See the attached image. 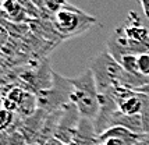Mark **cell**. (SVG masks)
Listing matches in <instances>:
<instances>
[{
  "instance_id": "obj_20",
  "label": "cell",
  "mask_w": 149,
  "mask_h": 145,
  "mask_svg": "<svg viewBox=\"0 0 149 145\" xmlns=\"http://www.w3.org/2000/svg\"><path fill=\"white\" fill-rule=\"evenodd\" d=\"M31 145H38V144H31Z\"/></svg>"
},
{
  "instance_id": "obj_13",
  "label": "cell",
  "mask_w": 149,
  "mask_h": 145,
  "mask_svg": "<svg viewBox=\"0 0 149 145\" xmlns=\"http://www.w3.org/2000/svg\"><path fill=\"white\" fill-rule=\"evenodd\" d=\"M97 145H132L127 142L123 138H117V137H99V144Z\"/></svg>"
},
{
  "instance_id": "obj_7",
  "label": "cell",
  "mask_w": 149,
  "mask_h": 145,
  "mask_svg": "<svg viewBox=\"0 0 149 145\" xmlns=\"http://www.w3.org/2000/svg\"><path fill=\"white\" fill-rule=\"evenodd\" d=\"M99 144V134L96 132L93 120L82 117L78 125L77 134L68 145H97Z\"/></svg>"
},
{
  "instance_id": "obj_11",
  "label": "cell",
  "mask_w": 149,
  "mask_h": 145,
  "mask_svg": "<svg viewBox=\"0 0 149 145\" xmlns=\"http://www.w3.org/2000/svg\"><path fill=\"white\" fill-rule=\"evenodd\" d=\"M67 4H68L67 0H43V11H47L53 17L57 11L64 8Z\"/></svg>"
},
{
  "instance_id": "obj_9",
  "label": "cell",
  "mask_w": 149,
  "mask_h": 145,
  "mask_svg": "<svg viewBox=\"0 0 149 145\" xmlns=\"http://www.w3.org/2000/svg\"><path fill=\"white\" fill-rule=\"evenodd\" d=\"M1 10L7 18L14 21V22H22L28 17V13L19 0H3Z\"/></svg>"
},
{
  "instance_id": "obj_19",
  "label": "cell",
  "mask_w": 149,
  "mask_h": 145,
  "mask_svg": "<svg viewBox=\"0 0 149 145\" xmlns=\"http://www.w3.org/2000/svg\"><path fill=\"white\" fill-rule=\"evenodd\" d=\"M145 138H146V139L149 141V134H145Z\"/></svg>"
},
{
  "instance_id": "obj_5",
  "label": "cell",
  "mask_w": 149,
  "mask_h": 145,
  "mask_svg": "<svg viewBox=\"0 0 149 145\" xmlns=\"http://www.w3.org/2000/svg\"><path fill=\"white\" fill-rule=\"evenodd\" d=\"M82 119V116L79 114V110L74 103H68L61 109V114H60V120H58V125L54 138L63 141L64 144H70L75 134H77L79 121Z\"/></svg>"
},
{
  "instance_id": "obj_8",
  "label": "cell",
  "mask_w": 149,
  "mask_h": 145,
  "mask_svg": "<svg viewBox=\"0 0 149 145\" xmlns=\"http://www.w3.org/2000/svg\"><path fill=\"white\" fill-rule=\"evenodd\" d=\"M110 127H124L135 134H143L141 114H124L117 110L111 117Z\"/></svg>"
},
{
  "instance_id": "obj_17",
  "label": "cell",
  "mask_w": 149,
  "mask_h": 145,
  "mask_svg": "<svg viewBox=\"0 0 149 145\" xmlns=\"http://www.w3.org/2000/svg\"><path fill=\"white\" fill-rule=\"evenodd\" d=\"M136 92H142V93H145L146 96H148V99H149V82L146 84V85H143L142 88H139Z\"/></svg>"
},
{
  "instance_id": "obj_16",
  "label": "cell",
  "mask_w": 149,
  "mask_h": 145,
  "mask_svg": "<svg viewBox=\"0 0 149 145\" xmlns=\"http://www.w3.org/2000/svg\"><path fill=\"white\" fill-rule=\"evenodd\" d=\"M43 145H68V144H64L63 141H60L57 138H50L49 141H46Z\"/></svg>"
},
{
  "instance_id": "obj_12",
  "label": "cell",
  "mask_w": 149,
  "mask_h": 145,
  "mask_svg": "<svg viewBox=\"0 0 149 145\" xmlns=\"http://www.w3.org/2000/svg\"><path fill=\"white\" fill-rule=\"evenodd\" d=\"M120 64L123 66L125 71L132 72V74H139V71H138V59H136L135 54L124 56L123 60L120 61Z\"/></svg>"
},
{
  "instance_id": "obj_18",
  "label": "cell",
  "mask_w": 149,
  "mask_h": 145,
  "mask_svg": "<svg viewBox=\"0 0 149 145\" xmlns=\"http://www.w3.org/2000/svg\"><path fill=\"white\" fill-rule=\"evenodd\" d=\"M135 145H149V141L146 138H145V135H143L142 138L139 139V141H138V142H136Z\"/></svg>"
},
{
  "instance_id": "obj_15",
  "label": "cell",
  "mask_w": 149,
  "mask_h": 145,
  "mask_svg": "<svg viewBox=\"0 0 149 145\" xmlns=\"http://www.w3.org/2000/svg\"><path fill=\"white\" fill-rule=\"evenodd\" d=\"M139 4L142 7V11L145 14V17L149 20V0H139Z\"/></svg>"
},
{
  "instance_id": "obj_3",
  "label": "cell",
  "mask_w": 149,
  "mask_h": 145,
  "mask_svg": "<svg viewBox=\"0 0 149 145\" xmlns=\"http://www.w3.org/2000/svg\"><path fill=\"white\" fill-rule=\"evenodd\" d=\"M52 24L56 32L63 39H65L88 31L91 26L96 24V18L77 7L67 4L64 8H61L52 17Z\"/></svg>"
},
{
  "instance_id": "obj_4",
  "label": "cell",
  "mask_w": 149,
  "mask_h": 145,
  "mask_svg": "<svg viewBox=\"0 0 149 145\" xmlns=\"http://www.w3.org/2000/svg\"><path fill=\"white\" fill-rule=\"evenodd\" d=\"M72 89L74 86H72L71 78H65L56 71H53L52 86L36 93L38 109H42L46 113H53L63 109L65 105L71 103Z\"/></svg>"
},
{
  "instance_id": "obj_1",
  "label": "cell",
  "mask_w": 149,
  "mask_h": 145,
  "mask_svg": "<svg viewBox=\"0 0 149 145\" xmlns=\"http://www.w3.org/2000/svg\"><path fill=\"white\" fill-rule=\"evenodd\" d=\"M71 82L74 86L71 93V103L77 106L82 117L95 120L100 109V100L92 70L89 67L85 68L78 77L71 78Z\"/></svg>"
},
{
  "instance_id": "obj_6",
  "label": "cell",
  "mask_w": 149,
  "mask_h": 145,
  "mask_svg": "<svg viewBox=\"0 0 149 145\" xmlns=\"http://www.w3.org/2000/svg\"><path fill=\"white\" fill-rule=\"evenodd\" d=\"M121 32L127 39L135 43V45H142L149 47V28L143 24L139 15L134 11L128 13L125 25L120 26Z\"/></svg>"
},
{
  "instance_id": "obj_10",
  "label": "cell",
  "mask_w": 149,
  "mask_h": 145,
  "mask_svg": "<svg viewBox=\"0 0 149 145\" xmlns=\"http://www.w3.org/2000/svg\"><path fill=\"white\" fill-rule=\"evenodd\" d=\"M15 120V113L8 112L3 106H0V131H7Z\"/></svg>"
},
{
  "instance_id": "obj_2",
  "label": "cell",
  "mask_w": 149,
  "mask_h": 145,
  "mask_svg": "<svg viewBox=\"0 0 149 145\" xmlns=\"http://www.w3.org/2000/svg\"><path fill=\"white\" fill-rule=\"evenodd\" d=\"M89 68L93 72L99 93L109 92L114 86H123L127 71L107 52L96 54L91 60Z\"/></svg>"
},
{
  "instance_id": "obj_14",
  "label": "cell",
  "mask_w": 149,
  "mask_h": 145,
  "mask_svg": "<svg viewBox=\"0 0 149 145\" xmlns=\"http://www.w3.org/2000/svg\"><path fill=\"white\" fill-rule=\"evenodd\" d=\"M141 119H142V128H143V135L149 134V106H146L141 113Z\"/></svg>"
}]
</instances>
